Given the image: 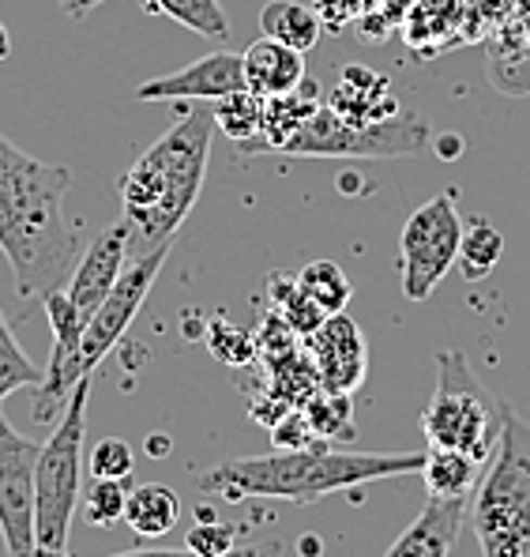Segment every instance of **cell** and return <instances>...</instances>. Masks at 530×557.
Returning <instances> with one entry per match:
<instances>
[{"mask_svg":"<svg viewBox=\"0 0 530 557\" xmlns=\"http://www.w3.org/2000/svg\"><path fill=\"white\" fill-rule=\"evenodd\" d=\"M8 57H12V35H8V27L0 23V64H4Z\"/></svg>","mask_w":530,"mask_h":557,"instance_id":"obj_37","label":"cell"},{"mask_svg":"<svg viewBox=\"0 0 530 557\" xmlns=\"http://www.w3.org/2000/svg\"><path fill=\"white\" fill-rule=\"evenodd\" d=\"M429 144L433 136L418 113L350 121L331 106H316L313 117L282 144V151L298 159H414Z\"/></svg>","mask_w":530,"mask_h":557,"instance_id":"obj_7","label":"cell"},{"mask_svg":"<svg viewBox=\"0 0 530 557\" xmlns=\"http://www.w3.org/2000/svg\"><path fill=\"white\" fill-rule=\"evenodd\" d=\"M313 441H320V437L313 433L305 411H290V414H282L272 422V445L275 448H305V445H313Z\"/></svg>","mask_w":530,"mask_h":557,"instance_id":"obj_31","label":"cell"},{"mask_svg":"<svg viewBox=\"0 0 530 557\" xmlns=\"http://www.w3.org/2000/svg\"><path fill=\"white\" fill-rule=\"evenodd\" d=\"M147 12L169 15V20L185 23V27L200 30L203 38H226L230 35V20L223 15L218 0H143Z\"/></svg>","mask_w":530,"mask_h":557,"instance_id":"obj_25","label":"cell"},{"mask_svg":"<svg viewBox=\"0 0 530 557\" xmlns=\"http://www.w3.org/2000/svg\"><path fill=\"white\" fill-rule=\"evenodd\" d=\"M147 453H151L154 460H162V456L169 453V437H147Z\"/></svg>","mask_w":530,"mask_h":557,"instance_id":"obj_34","label":"cell"},{"mask_svg":"<svg viewBox=\"0 0 530 557\" xmlns=\"http://www.w3.org/2000/svg\"><path fill=\"white\" fill-rule=\"evenodd\" d=\"M260 30H264L267 38L287 42L290 49H298V53H308V49L320 46L324 23H320V15L308 4H301V0H272V4L260 12Z\"/></svg>","mask_w":530,"mask_h":557,"instance_id":"obj_18","label":"cell"},{"mask_svg":"<svg viewBox=\"0 0 530 557\" xmlns=\"http://www.w3.org/2000/svg\"><path fill=\"white\" fill-rule=\"evenodd\" d=\"M421 479H426L429 497H467L478 486V460H470L459 448L429 445Z\"/></svg>","mask_w":530,"mask_h":557,"instance_id":"obj_20","label":"cell"},{"mask_svg":"<svg viewBox=\"0 0 530 557\" xmlns=\"http://www.w3.org/2000/svg\"><path fill=\"white\" fill-rule=\"evenodd\" d=\"M46 370L35 366L27 358V350L20 347V339L12 335L4 313H0V407H4L8 396H15L20 388H38L42 384Z\"/></svg>","mask_w":530,"mask_h":557,"instance_id":"obj_26","label":"cell"},{"mask_svg":"<svg viewBox=\"0 0 530 557\" xmlns=\"http://www.w3.org/2000/svg\"><path fill=\"white\" fill-rule=\"evenodd\" d=\"M244 61V87L260 98H279L290 95L305 84V53L290 49L279 38H267L260 35L256 42L241 53Z\"/></svg>","mask_w":530,"mask_h":557,"instance_id":"obj_15","label":"cell"},{"mask_svg":"<svg viewBox=\"0 0 530 557\" xmlns=\"http://www.w3.org/2000/svg\"><path fill=\"white\" fill-rule=\"evenodd\" d=\"M56 4H61V12L68 15V20H84V15H91L105 0H56Z\"/></svg>","mask_w":530,"mask_h":557,"instance_id":"obj_33","label":"cell"},{"mask_svg":"<svg viewBox=\"0 0 530 557\" xmlns=\"http://www.w3.org/2000/svg\"><path fill=\"white\" fill-rule=\"evenodd\" d=\"M87 404H91V376L72 388L68 407L53 422V433L38 453L35 471V539L42 546H68L72 516L79 505L84 482V433Z\"/></svg>","mask_w":530,"mask_h":557,"instance_id":"obj_6","label":"cell"},{"mask_svg":"<svg viewBox=\"0 0 530 557\" xmlns=\"http://www.w3.org/2000/svg\"><path fill=\"white\" fill-rule=\"evenodd\" d=\"M467 520V497H429L384 557H447Z\"/></svg>","mask_w":530,"mask_h":557,"instance_id":"obj_14","label":"cell"},{"mask_svg":"<svg viewBox=\"0 0 530 557\" xmlns=\"http://www.w3.org/2000/svg\"><path fill=\"white\" fill-rule=\"evenodd\" d=\"M181 520V497L166 482H140V486L128 490L125 505V523L140 539H162L177 528Z\"/></svg>","mask_w":530,"mask_h":557,"instance_id":"obj_16","label":"cell"},{"mask_svg":"<svg viewBox=\"0 0 530 557\" xmlns=\"http://www.w3.org/2000/svg\"><path fill=\"white\" fill-rule=\"evenodd\" d=\"M305 418L313 425V433L320 441H342V437H354V404H350L346 392H328V388H316L313 396L305 399Z\"/></svg>","mask_w":530,"mask_h":557,"instance_id":"obj_24","label":"cell"},{"mask_svg":"<svg viewBox=\"0 0 530 557\" xmlns=\"http://www.w3.org/2000/svg\"><path fill=\"white\" fill-rule=\"evenodd\" d=\"M203 343H207V350L218 362L234 366V370L256 362V339H252L249 332H241L238 324L226 321V317H215V321L203 327Z\"/></svg>","mask_w":530,"mask_h":557,"instance_id":"obj_27","label":"cell"},{"mask_svg":"<svg viewBox=\"0 0 530 557\" xmlns=\"http://www.w3.org/2000/svg\"><path fill=\"white\" fill-rule=\"evenodd\" d=\"M320 550H324V543H320L316 535H305V539H301V557H316Z\"/></svg>","mask_w":530,"mask_h":557,"instance_id":"obj_36","label":"cell"},{"mask_svg":"<svg viewBox=\"0 0 530 557\" xmlns=\"http://www.w3.org/2000/svg\"><path fill=\"white\" fill-rule=\"evenodd\" d=\"M459 242H463V215L455 208V196L440 193L406 219L403 237H399L406 301H426L444 283V275L459 260Z\"/></svg>","mask_w":530,"mask_h":557,"instance_id":"obj_8","label":"cell"},{"mask_svg":"<svg viewBox=\"0 0 530 557\" xmlns=\"http://www.w3.org/2000/svg\"><path fill=\"white\" fill-rule=\"evenodd\" d=\"M298 283L324 309V317L346 313L350 298H354V283H350V275L342 272L336 260H313V264H305L298 272Z\"/></svg>","mask_w":530,"mask_h":557,"instance_id":"obj_22","label":"cell"},{"mask_svg":"<svg viewBox=\"0 0 530 557\" xmlns=\"http://www.w3.org/2000/svg\"><path fill=\"white\" fill-rule=\"evenodd\" d=\"M185 546L200 557H226L238 546V531L230 523H218L215 516H203V520H195L189 535H185Z\"/></svg>","mask_w":530,"mask_h":557,"instance_id":"obj_29","label":"cell"},{"mask_svg":"<svg viewBox=\"0 0 530 557\" xmlns=\"http://www.w3.org/2000/svg\"><path fill=\"white\" fill-rule=\"evenodd\" d=\"M244 91V61L241 53L218 49L169 76L147 79L136 87L140 102H218V98Z\"/></svg>","mask_w":530,"mask_h":557,"instance_id":"obj_12","label":"cell"},{"mask_svg":"<svg viewBox=\"0 0 530 557\" xmlns=\"http://www.w3.org/2000/svg\"><path fill=\"white\" fill-rule=\"evenodd\" d=\"M305 350L320 388L346 392V396L362 388L365 373H369V343L354 317H324V324L313 335H305Z\"/></svg>","mask_w":530,"mask_h":557,"instance_id":"obj_11","label":"cell"},{"mask_svg":"<svg viewBox=\"0 0 530 557\" xmlns=\"http://www.w3.org/2000/svg\"><path fill=\"white\" fill-rule=\"evenodd\" d=\"M72 170L42 162L0 133V252L23 298L64 290L79 242L64 215Z\"/></svg>","mask_w":530,"mask_h":557,"instance_id":"obj_1","label":"cell"},{"mask_svg":"<svg viewBox=\"0 0 530 557\" xmlns=\"http://www.w3.org/2000/svg\"><path fill=\"white\" fill-rule=\"evenodd\" d=\"M501 257H504V234L496 231L493 223L475 219L470 226H463L459 260H455V264L463 268V275L478 283V278H485L496 264H501Z\"/></svg>","mask_w":530,"mask_h":557,"instance_id":"obj_23","label":"cell"},{"mask_svg":"<svg viewBox=\"0 0 530 557\" xmlns=\"http://www.w3.org/2000/svg\"><path fill=\"white\" fill-rule=\"evenodd\" d=\"M470 528L482 557H530V422L504 404L493 467L470 502Z\"/></svg>","mask_w":530,"mask_h":557,"instance_id":"obj_4","label":"cell"},{"mask_svg":"<svg viewBox=\"0 0 530 557\" xmlns=\"http://www.w3.org/2000/svg\"><path fill=\"white\" fill-rule=\"evenodd\" d=\"M211 117H215V128H223L234 144H241L244 151H249V147L260 139V128H264V98L252 95L249 87H244V91L218 98Z\"/></svg>","mask_w":530,"mask_h":557,"instance_id":"obj_21","label":"cell"},{"mask_svg":"<svg viewBox=\"0 0 530 557\" xmlns=\"http://www.w3.org/2000/svg\"><path fill=\"white\" fill-rule=\"evenodd\" d=\"M426 453H346V448L313 441L305 448H275L272 456L226 460L200 474L195 486L226 502L272 497V502L313 505L328 494L365 486L380 479L421 474Z\"/></svg>","mask_w":530,"mask_h":557,"instance_id":"obj_2","label":"cell"},{"mask_svg":"<svg viewBox=\"0 0 530 557\" xmlns=\"http://www.w3.org/2000/svg\"><path fill=\"white\" fill-rule=\"evenodd\" d=\"M169 249H174V242L128 260V268L121 272L117 286L105 294V301L94 309L91 321L84 324V339H79V355H76L79 376H94L98 366L110 358V350L125 339V332L132 327L136 317H140L147 294H151L154 278L162 272V264L169 260Z\"/></svg>","mask_w":530,"mask_h":557,"instance_id":"obj_9","label":"cell"},{"mask_svg":"<svg viewBox=\"0 0 530 557\" xmlns=\"http://www.w3.org/2000/svg\"><path fill=\"white\" fill-rule=\"evenodd\" d=\"M211 136L215 117L207 110H181L177 125L125 170L121 177V203L132 226L128 260L169 245L181 223L192 215L207 177Z\"/></svg>","mask_w":530,"mask_h":557,"instance_id":"obj_3","label":"cell"},{"mask_svg":"<svg viewBox=\"0 0 530 557\" xmlns=\"http://www.w3.org/2000/svg\"><path fill=\"white\" fill-rule=\"evenodd\" d=\"M264 298H267V309L279 317L290 332H298L301 339L313 335L316 327L324 324V309L301 290L298 275H287V272H272L264 283Z\"/></svg>","mask_w":530,"mask_h":557,"instance_id":"obj_19","label":"cell"},{"mask_svg":"<svg viewBox=\"0 0 530 557\" xmlns=\"http://www.w3.org/2000/svg\"><path fill=\"white\" fill-rule=\"evenodd\" d=\"M128 245H132V226H128V219H121V223L105 226V231L87 245L79 264L72 268L68 283H64V294H68V301L76 306L84 324L91 321L94 309L102 306L105 294L117 286L121 272L128 268Z\"/></svg>","mask_w":530,"mask_h":557,"instance_id":"obj_13","label":"cell"},{"mask_svg":"<svg viewBox=\"0 0 530 557\" xmlns=\"http://www.w3.org/2000/svg\"><path fill=\"white\" fill-rule=\"evenodd\" d=\"M125 505H128V490L125 479H94L84 490V512L94 528H113V523L125 520Z\"/></svg>","mask_w":530,"mask_h":557,"instance_id":"obj_28","label":"cell"},{"mask_svg":"<svg viewBox=\"0 0 530 557\" xmlns=\"http://www.w3.org/2000/svg\"><path fill=\"white\" fill-rule=\"evenodd\" d=\"M27 557H72V554H68V546H42L38 543Z\"/></svg>","mask_w":530,"mask_h":557,"instance_id":"obj_35","label":"cell"},{"mask_svg":"<svg viewBox=\"0 0 530 557\" xmlns=\"http://www.w3.org/2000/svg\"><path fill=\"white\" fill-rule=\"evenodd\" d=\"M504 430V399L493 396L470 370L463 350L437 355V392L421 411L429 445L459 448L470 460H489Z\"/></svg>","mask_w":530,"mask_h":557,"instance_id":"obj_5","label":"cell"},{"mask_svg":"<svg viewBox=\"0 0 530 557\" xmlns=\"http://www.w3.org/2000/svg\"><path fill=\"white\" fill-rule=\"evenodd\" d=\"M113 557H200L189 546L181 550H128V554H113ZM226 557H282V543H252V546H234Z\"/></svg>","mask_w":530,"mask_h":557,"instance_id":"obj_32","label":"cell"},{"mask_svg":"<svg viewBox=\"0 0 530 557\" xmlns=\"http://www.w3.org/2000/svg\"><path fill=\"white\" fill-rule=\"evenodd\" d=\"M320 106V87L316 84H301L298 91L279 95V98H264V128H260V147H272V151H282V144L313 117V110ZM252 144V147H256ZM249 147V151H252Z\"/></svg>","mask_w":530,"mask_h":557,"instance_id":"obj_17","label":"cell"},{"mask_svg":"<svg viewBox=\"0 0 530 557\" xmlns=\"http://www.w3.org/2000/svg\"><path fill=\"white\" fill-rule=\"evenodd\" d=\"M87 467H91L94 479H128L136 467V453L128 441L121 437H105L94 445L91 460H87Z\"/></svg>","mask_w":530,"mask_h":557,"instance_id":"obj_30","label":"cell"},{"mask_svg":"<svg viewBox=\"0 0 530 557\" xmlns=\"http://www.w3.org/2000/svg\"><path fill=\"white\" fill-rule=\"evenodd\" d=\"M38 453L30 437H23L0 411V535L8 557H27L38 546L35 539V471Z\"/></svg>","mask_w":530,"mask_h":557,"instance_id":"obj_10","label":"cell"}]
</instances>
